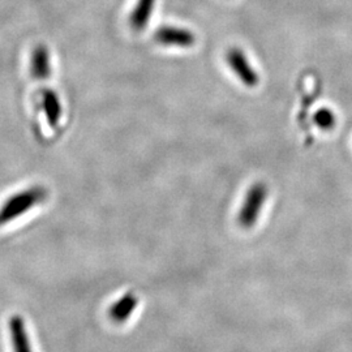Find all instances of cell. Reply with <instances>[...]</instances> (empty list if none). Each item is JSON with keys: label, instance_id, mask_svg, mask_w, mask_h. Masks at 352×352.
Returning <instances> with one entry per match:
<instances>
[{"label": "cell", "instance_id": "obj_2", "mask_svg": "<svg viewBox=\"0 0 352 352\" xmlns=\"http://www.w3.org/2000/svg\"><path fill=\"white\" fill-rule=\"evenodd\" d=\"M269 196V189L264 183L252 184L243 204L240 206L238 214V222L243 228H252L257 222L263 213L265 204Z\"/></svg>", "mask_w": 352, "mask_h": 352}, {"label": "cell", "instance_id": "obj_9", "mask_svg": "<svg viewBox=\"0 0 352 352\" xmlns=\"http://www.w3.org/2000/svg\"><path fill=\"white\" fill-rule=\"evenodd\" d=\"M155 6V0H138L135 10L129 16V25L133 30H144L151 20L153 10Z\"/></svg>", "mask_w": 352, "mask_h": 352}, {"label": "cell", "instance_id": "obj_7", "mask_svg": "<svg viewBox=\"0 0 352 352\" xmlns=\"http://www.w3.org/2000/svg\"><path fill=\"white\" fill-rule=\"evenodd\" d=\"M42 110L52 128L59 126L63 115V106L59 100V96L52 90H43L42 91Z\"/></svg>", "mask_w": 352, "mask_h": 352}, {"label": "cell", "instance_id": "obj_8", "mask_svg": "<svg viewBox=\"0 0 352 352\" xmlns=\"http://www.w3.org/2000/svg\"><path fill=\"white\" fill-rule=\"evenodd\" d=\"M138 304L139 299L135 294H126L123 298L113 302L111 308L109 309V316L113 322H124L135 312Z\"/></svg>", "mask_w": 352, "mask_h": 352}, {"label": "cell", "instance_id": "obj_4", "mask_svg": "<svg viewBox=\"0 0 352 352\" xmlns=\"http://www.w3.org/2000/svg\"><path fill=\"white\" fill-rule=\"evenodd\" d=\"M154 38L160 45H164L167 47H180V49L192 47L196 42V37L192 32L183 28H176V26L160 28L155 32Z\"/></svg>", "mask_w": 352, "mask_h": 352}, {"label": "cell", "instance_id": "obj_5", "mask_svg": "<svg viewBox=\"0 0 352 352\" xmlns=\"http://www.w3.org/2000/svg\"><path fill=\"white\" fill-rule=\"evenodd\" d=\"M13 352H33L25 321L20 315H13L8 322Z\"/></svg>", "mask_w": 352, "mask_h": 352}, {"label": "cell", "instance_id": "obj_6", "mask_svg": "<svg viewBox=\"0 0 352 352\" xmlns=\"http://www.w3.org/2000/svg\"><path fill=\"white\" fill-rule=\"evenodd\" d=\"M30 71L36 80H47L50 77V51L46 46L39 45L33 51L32 62H30Z\"/></svg>", "mask_w": 352, "mask_h": 352}, {"label": "cell", "instance_id": "obj_10", "mask_svg": "<svg viewBox=\"0 0 352 352\" xmlns=\"http://www.w3.org/2000/svg\"><path fill=\"white\" fill-rule=\"evenodd\" d=\"M315 120L318 126L327 129V128H330V126H333L334 116L327 110H321V111L316 113Z\"/></svg>", "mask_w": 352, "mask_h": 352}, {"label": "cell", "instance_id": "obj_1", "mask_svg": "<svg viewBox=\"0 0 352 352\" xmlns=\"http://www.w3.org/2000/svg\"><path fill=\"white\" fill-rule=\"evenodd\" d=\"M47 196V189L41 186H34L8 197L0 206V228L29 213L39 204L45 202Z\"/></svg>", "mask_w": 352, "mask_h": 352}, {"label": "cell", "instance_id": "obj_3", "mask_svg": "<svg viewBox=\"0 0 352 352\" xmlns=\"http://www.w3.org/2000/svg\"><path fill=\"white\" fill-rule=\"evenodd\" d=\"M226 59L230 69L239 78L241 84L248 88H256L260 84L258 72L252 67L248 56L240 49H230L227 51Z\"/></svg>", "mask_w": 352, "mask_h": 352}]
</instances>
